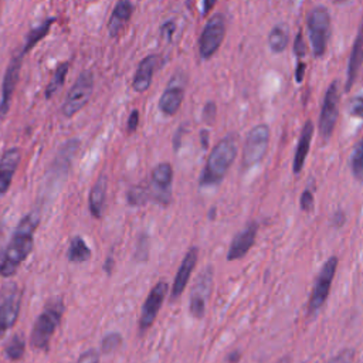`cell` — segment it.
Returning <instances> with one entry per match:
<instances>
[{"instance_id": "46", "label": "cell", "mask_w": 363, "mask_h": 363, "mask_svg": "<svg viewBox=\"0 0 363 363\" xmlns=\"http://www.w3.org/2000/svg\"><path fill=\"white\" fill-rule=\"evenodd\" d=\"M207 142H208V133H207V130H201V145H203V147H207Z\"/></svg>"}, {"instance_id": "41", "label": "cell", "mask_w": 363, "mask_h": 363, "mask_svg": "<svg viewBox=\"0 0 363 363\" xmlns=\"http://www.w3.org/2000/svg\"><path fill=\"white\" fill-rule=\"evenodd\" d=\"M305 71H306V65H305L303 62L298 61L296 68H295V79H296V82H302L303 75H305Z\"/></svg>"}, {"instance_id": "47", "label": "cell", "mask_w": 363, "mask_h": 363, "mask_svg": "<svg viewBox=\"0 0 363 363\" xmlns=\"http://www.w3.org/2000/svg\"><path fill=\"white\" fill-rule=\"evenodd\" d=\"M277 363H291V357H289V356H284V357H281Z\"/></svg>"}, {"instance_id": "18", "label": "cell", "mask_w": 363, "mask_h": 363, "mask_svg": "<svg viewBox=\"0 0 363 363\" xmlns=\"http://www.w3.org/2000/svg\"><path fill=\"white\" fill-rule=\"evenodd\" d=\"M362 64H363V20H362L360 27L357 30V34L354 37L352 51H350V57H349V62H347L346 84H345V91L346 92H349L352 85L354 84Z\"/></svg>"}, {"instance_id": "9", "label": "cell", "mask_w": 363, "mask_h": 363, "mask_svg": "<svg viewBox=\"0 0 363 363\" xmlns=\"http://www.w3.org/2000/svg\"><path fill=\"white\" fill-rule=\"evenodd\" d=\"M225 35V18L221 13H217L210 17L206 23L200 40H199V51L200 57L207 60L213 57L220 48Z\"/></svg>"}, {"instance_id": "10", "label": "cell", "mask_w": 363, "mask_h": 363, "mask_svg": "<svg viewBox=\"0 0 363 363\" xmlns=\"http://www.w3.org/2000/svg\"><path fill=\"white\" fill-rule=\"evenodd\" d=\"M339 86L337 82L333 81L326 92H325V98H323V104L320 108V115H319V133L320 136L326 140L332 136L333 129L336 126L337 118H339Z\"/></svg>"}, {"instance_id": "34", "label": "cell", "mask_w": 363, "mask_h": 363, "mask_svg": "<svg viewBox=\"0 0 363 363\" xmlns=\"http://www.w3.org/2000/svg\"><path fill=\"white\" fill-rule=\"evenodd\" d=\"M349 112L354 118H363V95H357L350 101Z\"/></svg>"}, {"instance_id": "14", "label": "cell", "mask_w": 363, "mask_h": 363, "mask_svg": "<svg viewBox=\"0 0 363 363\" xmlns=\"http://www.w3.org/2000/svg\"><path fill=\"white\" fill-rule=\"evenodd\" d=\"M79 140L78 139H69L67 140L55 155L48 174V184L52 187L54 183H60L61 179L68 173V169L72 163V159L78 150Z\"/></svg>"}, {"instance_id": "44", "label": "cell", "mask_w": 363, "mask_h": 363, "mask_svg": "<svg viewBox=\"0 0 363 363\" xmlns=\"http://www.w3.org/2000/svg\"><path fill=\"white\" fill-rule=\"evenodd\" d=\"M227 360H228L230 363H237V362L240 360V353H238V352H233V353H230V354H228V357H227Z\"/></svg>"}, {"instance_id": "43", "label": "cell", "mask_w": 363, "mask_h": 363, "mask_svg": "<svg viewBox=\"0 0 363 363\" xmlns=\"http://www.w3.org/2000/svg\"><path fill=\"white\" fill-rule=\"evenodd\" d=\"M216 1L217 0H203V14H207L208 11H211Z\"/></svg>"}, {"instance_id": "21", "label": "cell", "mask_w": 363, "mask_h": 363, "mask_svg": "<svg viewBox=\"0 0 363 363\" xmlns=\"http://www.w3.org/2000/svg\"><path fill=\"white\" fill-rule=\"evenodd\" d=\"M312 136H313V122L306 121L302 130H301V135H299V139H298V143H296V149H295V155H294L292 172L295 174L301 173V170L303 169L306 156L309 153Z\"/></svg>"}, {"instance_id": "5", "label": "cell", "mask_w": 363, "mask_h": 363, "mask_svg": "<svg viewBox=\"0 0 363 363\" xmlns=\"http://www.w3.org/2000/svg\"><path fill=\"white\" fill-rule=\"evenodd\" d=\"M21 305V291L13 281L0 286V337L14 326Z\"/></svg>"}, {"instance_id": "31", "label": "cell", "mask_w": 363, "mask_h": 363, "mask_svg": "<svg viewBox=\"0 0 363 363\" xmlns=\"http://www.w3.org/2000/svg\"><path fill=\"white\" fill-rule=\"evenodd\" d=\"M150 197V193L146 187H142V186H135V187H130L128 190V203L130 206H142L145 204Z\"/></svg>"}, {"instance_id": "24", "label": "cell", "mask_w": 363, "mask_h": 363, "mask_svg": "<svg viewBox=\"0 0 363 363\" xmlns=\"http://www.w3.org/2000/svg\"><path fill=\"white\" fill-rule=\"evenodd\" d=\"M183 96H184V91L182 86H169L159 99V109L164 115H169V116L174 115L182 106Z\"/></svg>"}, {"instance_id": "33", "label": "cell", "mask_w": 363, "mask_h": 363, "mask_svg": "<svg viewBox=\"0 0 363 363\" xmlns=\"http://www.w3.org/2000/svg\"><path fill=\"white\" fill-rule=\"evenodd\" d=\"M149 250H150V240L149 235L146 234H140L136 242V248H135V259L138 262L146 261L147 255H149Z\"/></svg>"}, {"instance_id": "11", "label": "cell", "mask_w": 363, "mask_h": 363, "mask_svg": "<svg viewBox=\"0 0 363 363\" xmlns=\"http://www.w3.org/2000/svg\"><path fill=\"white\" fill-rule=\"evenodd\" d=\"M213 288V267L207 265L197 277L191 292H190V303L189 311L193 318L201 319L206 313L207 301L210 298Z\"/></svg>"}, {"instance_id": "48", "label": "cell", "mask_w": 363, "mask_h": 363, "mask_svg": "<svg viewBox=\"0 0 363 363\" xmlns=\"http://www.w3.org/2000/svg\"><path fill=\"white\" fill-rule=\"evenodd\" d=\"M335 3H337V4H343V3H347L349 0H333Z\"/></svg>"}, {"instance_id": "25", "label": "cell", "mask_w": 363, "mask_h": 363, "mask_svg": "<svg viewBox=\"0 0 363 363\" xmlns=\"http://www.w3.org/2000/svg\"><path fill=\"white\" fill-rule=\"evenodd\" d=\"M289 43V30L286 24H275L268 34V45L274 54H281Z\"/></svg>"}, {"instance_id": "17", "label": "cell", "mask_w": 363, "mask_h": 363, "mask_svg": "<svg viewBox=\"0 0 363 363\" xmlns=\"http://www.w3.org/2000/svg\"><path fill=\"white\" fill-rule=\"evenodd\" d=\"M197 258H199V250H197V247H191L186 252V255L174 275V281H173V286H172V292H170L172 301L177 299L183 294V291L191 277V272L197 264Z\"/></svg>"}, {"instance_id": "22", "label": "cell", "mask_w": 363, "mask_h": 363, "mask_svg": "<svg viewBox=\"0 0 363 363\" xmlns=\"http://www.w3.org/2000/svg\"><path fill=\"white\" fill-rule=\"evenodd\" d=\"M157 62H159V57L153 55V54L145 57L139 62L138 69L133 75V81H132V86L136 92H145L150 86L152 77H153Z\"/></svg>"}, {"instance_id": "6", "label": "cell", "mask_w": 363, "mask_h": 363, "mask_svg": "<svg viewBox=\"0 0 363 363\" xmlns=\"http://www.w3.org/2000/svg\"><path fill=\"white\" fill-rule=\"evenodd\" d=\"M269 143V128L265 123H259L254 126L245 138L244 149H242V167L248 169L259 163L267 150Z\"/></svg>"}, {"instance_id": "40", "label": "cell", "mask_w": 363, "mask_h": 363, "mask_svg": "<svg viewBox=\"0 0 363 363\" xmlns=\"http://www.w3.org/2000/svg\"><path fill=\"white\" fill-rule=\"evenodd\" d=\"M214 116H216V105L213 102H208L204 108V119L210 122L214 119Z\"/></svg>"}, {"instance_id": "13", "label": "cell", "mask_w": 363, "mask_h": 363, "mask_svg": "<svg viewBox=\"0 0 363 363\" xmlns=\"http://www.w3.org/2000/svg\"><path fill=\"white\" fill-rule=\"evenodd\" d=\"M172 183H173V167L170 163H159L152 172L150 196L155 201L162 206L169 204L172 199Z\"/></svg>"}, {"instance_id": "7", "label": "cell", "mask_w": 363, "mask_h": 363, "mask_svg": "<svg viewBox=\"0 0 363 363\" xmlns=\"http://www.w3.org/2000/svg\"><path fill=\"white\" fill-rule=\"evenodd\" d=\"M92 91H94V75L91 71H82L78 75L75 84L68 91L65 102L61 108L64 116L71 118L77 112H79L89 101Z\"/></svg>"}, {"instance_id": "4", "label": "cell", "mask_w": 363, "mask_h": 363, "mask_svg": "<svg viewBox=\"0 0 363 363\" xmlns=\"http://www.w3.org/2000/svg\"><path fill=\"white\" fill-rule=\"evenodd\" d=\"M308 37L313 55L322 57L326 52L330 37V14L326 7L316 6L306 16Z\"/></svg>"}, {"instance_id": "19", "label": "cell", "mask_w": 363, "mask_h": 363, "mask_svg": "<svg viewBox=\"0 0 363 363\" xmlns=\"http://www.w3.org/2000/svg\"><path fill=\"white\" fill-rule=\"evenodd\" d=\"M20 150L17 147H11L6 150L0 159V196L4 194L13 180V176L20 163Z\"/></svg>"}, {"instance_id": "2", "label": "cell", "mask_w": 363, "mask_h": 363, "mask_svg": "<svg viewBox=\"0 0 363 363\" xmlns=\"http://www.w3.org/2000/svg\"><path fill=\"white\" fill-rule=\"evenodd\" d=\"M237 156V140L234 136L223 138L210 152L201 172L199 184L201 187L217 186L224 179L227 170Z\"/></svg>"}, {"instance_id": "28", "label": "cell", "mask_w": 363, "mask_h": 363, "mask_svg": "<svg viewBox=\"0 0 363 363\" xmlns=\"http://www.w3.org/2000/svg\"><path fill=\"white\" fill-rule=\"evenodd\" d=\"M26 352V340L23 337V335L17 333L14 335L6 345L4 347V356L9 359V360H20L23 357Z\"/></svg>"}, {"instance_id": "27", "label": "cell", "mask_w": 363, "mask_h": 363, "mask_svg": "<svg viewBox=\"0 0 363 363\" xmlns=\"http://www.w3.org/2000/svg\"><path fill=\"white\" fill-rule=\"evenodd\" d=\"M55 21V18H47L41 26L35 27L34 30H31L28 34H27V38H26V43H24V47L21 50L23 54H26L27 51H30L50 30L51 24Z\"/></svg>"}, {"instance_id": "12", "label": "cell", "mask_w": 363, "mask_h": 363, "mask_svg": "<svg viewBox=\"0 0 363 363\" xmlns=\"http://www.w3.org/2000/svg\"><path fill=\"white\" fill-rule=\"evenodd\" d=\"M167 284L164 281H159L149 292V295L146 296L145 302H143V306H142V311H140V318H139V332L143 333L146 332L155 322L162 305H163V301H164V296L167 294Z\"/></svg>"}, {"instance_id": "35", "label": "cell", "mask_w": 363, "mask_h": 363, "mask_svg": "<svg viewBox=\"0 0 363 363\" xmlns=\"http://www.w3.org/2000/svg\"><path fill=\"white\" fill-rule=\"evenodd\" d=\"M299 203H301V208H302L303 211H312V208H313V206H315V199H313L312 190L305 189V190L302 191V194H301Z\"/></svg>"}, {"instance_id": "32", "label": "cell", "mask_w": 363, "mask_h": 363, "mask_svg": "<svg viewBox=\"0 0 363 363\" xmlns=\"http://www.w3.org/2000/svg\"><path fill=\"white\" fill-rule=\"evenodd\" d=\"M122 343V336L118 332H111L108 335H105L101 340V352L102 353H112L115 352Z\"/></svg>"}, {"instance_id": "1", "label": "cell", "mask_w": 363, "mask_h": 363, "mask_svg": "<svg viewBox=\"0 0 363 363\" xmlns=\"http://www.w3.org/2000/svg\"><path fill=\"white\" fill-rule=\"evenodd\" d=\"M38 224H40L38 210H34L26 214L20 220L0 261V277L3 278L13 277L17 272L20 264L33 251L34 231L38 227Z\"/></svg>"}, {"instance_id": "29", "label": "cell", "mask_w": 363, "mask_h": 363, "mask_svg": "<svg viewBox=\"0 0 363 363\" xmlns=\"http://www.w3.org/2000/svg\"><path fill=\"white\" fill-rule=\"evenodd\" d=\"M68 67H69L68 62H62L57 67V69L54 71V74L51 77V81L48 82V85L45 88V98H51L64 85L65 77L68 74Z\"/></svg>"}, {"instance_id": "45", "label": "cell", "mask_w": 363, "mask_h": 363, "mask_svg": "<svg viewBox=\"0 0 363 363\" xmlns=\"http://www.w3.org/2000/svg\"><path fill=\"white\" fill-rule=\"evenodd\" d=\"M112 265H113V259H112V257H108V259L105 261V271H106L108 274H111Z\"/></svg>"}, {"instance_id": "39", "label": "cell", "mask_w": 363, "mask_h": 363, "mask_svg": "<svg viewBox=\"0 0 363 363\" xmlns=\"http://www.w3.org/2000/svg\"><path fill=\"white\" fill-rule=\"evenodd\" d=\"M138 125H139V112L136 109H133L128 119V132H135Z\"/></svg>"}, {"instance_id": "16", "label": "cell", "mask_w": 363, "mask_h": 363, "mask_svg": "<svg viewBox=\"0 0 363 363\" xmlns=\"http://www.w3.org/2000/svg\"><path fill=\"white\" fill-rule=\"evenodd\" d=\"M257 233H258V223L250 221L233 238V241L230 244V248L227 251V259L228 261H234V259H240L244 255H247V252L251 250V247L255 242Z\"/></svg>"}, {"instance_id": "37", "label": "cell", "mask_w": 363, "mask_h": 363, "mask_svg": "<svg viewBox=\"0 0 363 363\" xmlns=\"http://www.w3.org/2000/svg\"><path fill=\"white\" fill-rule=\"evenodd\" d=\"M77 363H99V353L95 349H88L78 357Z\"/></svg>"}, {"instance_id": "8", "label": "cell", "mask_w": 363, "mask_h": 363, "mask_svg": "<svg viewBox=\"0 0 363 363\" xmlns=\"http://www.w3.org/2000/svg\"><path fill=\"white\" fill-rule=\"evenodd\" d=\"M336 268H337V258L336 257H330L322 265V268H320V271H319V274L315 279L312 294H311V298H309V303H308L309 313H315L326 302V299L329 296V292H330L333 278H335Z\"/></svg>"}, {"instance_id": "23", "label": "cell", "mask_w": 363, "mask_h": 363, "mask_svg": "<svg viewBox=\"0 0 363 363\" xmlns=\"http://www.w3.org/2000/svg\"><path fill=\"white\" fill-rule=\"evenodd\" d=\"M106 190H108V179L105 174H101L94 183L88 196V207L92 217L95 218H101L102 216L105 199H106Z\"/></svg>"}, {"instance_id": "38", "label": "cell", "mask_w": 363, "mask_h": 363, "mask_svg": "<svg viewBox=\"0 0 363 363\" xmlns=\"http://www.w3.org/2000/svg\"><path fill=\"white\" fill-rule=\"evenodd\" d=\"M294 51H295V54L298 55V58L303 57V54L306 52V47H305V44H303V38H302V33H301V31L296 34Z\"/></svg>"}, {"instance_id": "26", "label": "cell", "mask_w": 363, "mask_h": 363, "mask_svg": "<svg viewBox=\"0 0 363 363\" xmlns=\"http://www.w3.org/2000/svg\"><path fill=\"white\" fill-rule=\"evenodd\" d=\"M67 255H68L69 262L79 264V262H85L91 258V250L82 237L75 235L69 242Z\"/></svg>"}, {"instance_id": "3", "label": "cell", "mask_w": 363, "mask_h": 363, "mask_svg": "<svg viewBox=\"0 0 363 363\" xmlns=\"http://www.w3.org/2000/svg\"><path fill=\"white\" fill-rule=\"evenodd\" d=\"M64 312L61 299H52L44 311L37 316L30 336V345L37 350H47L50 340L57 330Z\"/></svg>"}, {"instance_id": "15", "label": "cell", "mask_w": 363, "mask_h": 363, "mask_svg": "<svg viewBox=\"0 0 363 363\" xmlns=\"http://www.w3.org/2000/svg\"><path fill=\"white\" fill-rule=\"evenodd\" d=\"M23 52L14 55L7 68H6V74H4V79H3V86H1V101H0V119H3L9 109H10V104H11V98H13V92L16 89V85L18 82V75H20V69H21V61H23Z\"/></svg>"}, {"instance_id": "30", "label": "cell", "mask_w": 363, "mask_h": 363, "mask_svg": "<svg viewBox=\"0 0 363 363\" xmlns=\"http://www.w3.org/2000/svg\"><path fill=\"white\" fill-rule=\"evenodd\" d=\"M350 170L356 180L363 182V138L357 140L350 155Z\"/></svg>"}, {"instance_id": "36", "label": "cell", "mask_w": 363, "mask_h": 363, "mask_svg": "<svg viewBox=\"0 0 363 363\" xmlns=\"http://www.w3.org/2000/svg\"><path fill=\"white\" fill-rule=\"evenodd\" d=\"M354 352L352 349H343L336 356H333L328 363H353Z\"/></svg>"}, {"instance_id": "42", "label": "cell", "mask_w": 363, "mask_h": 363, "mask_svg": "<svg viewBox=\"0 0 363 363\" xmlns=\"http://www.w3.org/2000/svg\"><path fill=\"white\" fill-rule=\"evenodd\" d=\"M333 223H335L336 227L343 225V223H345V214H343V211L339 210V211L335 213V216H333Z\"/></svg>"}, {"instance_id": "20", "label": "cell", "mask_w": 363, "mask_h": 363, "mask_svg": "<svg viewBox=\"0 0 363 363\" xmlns=\"http://www.w3.org/2000/svg\"><path fill=\"white\" fill-rule=\"evenodd\" d=\"M132 11H133V6L129 0H119L115 4L106 26L111 37H118L123 31V28L126 27L128 21L132 17Z\"/></svg>"}]
</instances>
